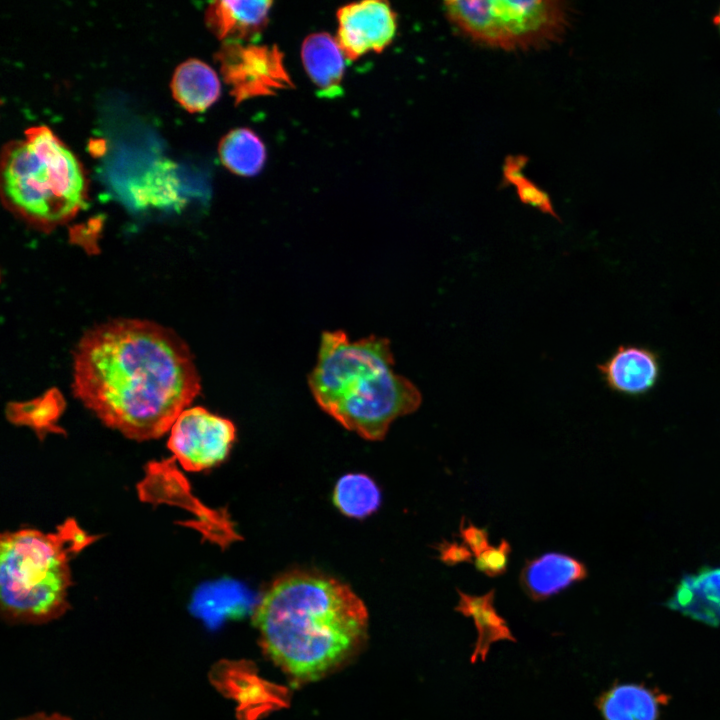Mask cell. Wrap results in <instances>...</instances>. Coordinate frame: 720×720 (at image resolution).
Segmentation results:
<instances>
[{"mask_svg": "<svg viewBox=\"0 0 720 720\" xmlns=\"http://www.w3.org/2000/svg\"><path fill=\"white\" fill-rule=\"evenodd\" d=\"M458 595L459 601L455 610L472 618L477 630V639L470 658L472 663L478 659L485 661L492 644L504 640L516 641L505 619L498 614L494 607L493 590L480 596L469 595L458 590Z\"/></svg>", "mask_w": 720, "mask_h": 720, "instance_id": "16", "label": "cell"}, {"mask_svg": "<svg viewBox=\"0 0 720 720\" xmlns=\"http://www.w3.org/2000/svg\"><path fill=\"white\" fill-rule=\"evenodd\" d=\"M15 720H73L67 716L61 715L59 713H51L47 714L44 712H38L34 714H30Z\"/></svg>", "mask_w": 720, "mask_h": 720, "instance_id": "24", "label": "cell"}, {"mask_svg": "<svg viewBox=\"0 0 720 720\" xmlns=\"http://www.w3.org/2000/svg\"><path fill=\"white\" fill-rule=\"evenodd\" d=\"M218 152L223 165L240 176L258 174L266 161L263 141L248 128H236L227 133L219 143Z\"/></svg>", "mask_w": 720, "mask_h": 720, "instance_id": "18", "label": "cell"}, {"mask_svg": "<svg viewBox=\"0 0 720 720\" xmlns=\"http://www.w3.org/2000/svg\"><path fill=\"white\" fill-rule=\"evenodd\" d=\"M665 606L707 624L720 625V566L684 575Z\"/></svg>", "mask_w": 720, "mask_h": 720, "instance_id": "11", "label": "cell"}, {"mask_svg": "<svg viewBox=\"0 0 720 720\" xmlns=\"http://www.w3.org/2000/svg\"><path fill=\"white\" fill-rule=\"evenodd\" d=\"M511 552L510 544L502 539L497 546H489L479 555L475 556L474 565L483 574L495 577L506 572Z\"/></svg>", "mask_w": 720, "mask_h": 720, "instance_id": "21", "label": "cell"}, {"mask_svg": "<svg viewBox=\"0 0 720 720\" xmlns=\"http://www.w3.org/2000/svg\"><path fill=\"white\" fill-rule=\"evenodd\" d=\"M308 383L322 410L371 441L382 440L392 422L422 401L418 388L395 372L390 342L376 336L351 341L343 331L324 332Z\"/></svg>", "mask_w": 720, "mask_h": 720, "instance_id": "3", "label": "cell"}, {"mask_svg": "<svg viewBox=\"0 0 720 720\" xmlns=\"http://www.w3.org/2000/svg\"><path fill=\"white\" fill-rule=\"evenodd\" d=\"M72 388L103 424L146 441L170 430L201 384L190 349L173 330L121 318L81 337L73 354Z\"/></svg>", "mask_w": 720, "mask_h": 720, "instance_id": "1", "label": "cell"}, {"mask_svg": "<svg viewBox=\"0 0 720 720\" xmlns=\"http://www.w3.org/2000/svg\"><path fill=\"white\" fill-rule=\"evenodd\" d=\"M440 560L450 566L468 562L472 558V552L463 544L443 541L437 546Z\"/></svg>", "mask_w": 720, "mask_h": 720, "instance_id": "23", "label": "cell"}, {"mask_svg": "<svg viewBox=\"0 0 720 720\" xmlns=\"http://www.w3.org/2000/svg\"><path fill=\"white\" fill-rule=\"evenodd\" d=\"M460 535L463 544L474 556L479 555L490 546L488 531L470 522L468 524H465L464 521L461 522Z\"/></svg>", "mask_w": 720, "mask_h": 720, "instance_id": "22", "label": "cell"}, {"mask_svg": "<svg viewBox=\"0 0 720 720\" xmlns=\"http://www.w3.org/2000/svg\"><path fill=\"white\" fill-rule=\"evenodd\" d=\"M215 58L235 103L294 87L276 46L225 41Z\"/></svg>", "mask_w": 720, "mask_h": 720, "instance_id": "7", "label": "cell"}, {"mask_svg": "<svg viewBox=\"0 0 720 720\" xmlns=\"http://www.w3.org/2000/svg\"><path fill=\"white\" fill-rule=\"evenodd\" d=\"M333 502L344 515L360 519L379 508L381 493L369 476L351 473L337 481L333 491Z\"/></svg>", "mask_w": 720, "mask_h": 720, "instance_id": "19", "label": "cell"}, {"mask_svg": "<svg viewBox=\"0 0 720 720\" xmlns=\"http://www.w3.org/2000/svg\"><path fill=\"white\" fill-rule=\"evenodd\" d=\"M598 369L612 391L634 398L651 392L661 375L658 353L636 344L619 346Z\"/></svg>", "mask_w": 720, "mask_h": 720, "instance_id": "10", "label": "cell"}, {"mask_svg": "<svg viewBox=\"0 0 720 720\" xmlns=\"http://www.w3.org/2000/svg\"><path fill=\"white\" fill-rule=\"evenodd\" d=\"M171 89L176 101L189 112H203L220 96V81L206 63L189 59L180 64L172 77Z\"/></svg>", "mask_w": 720, "mask_h": 720, "instance_id": "17", "label": "cell"}, {"mask_svg": "<svg viewBox=\"0 0 720 720\" xmlns=\"http://www.w3.org/2000/svg\"><path fill=\"white\" fill-rule=\"evenodd\" d=\"M337 41L350 60L370 52L380 53L397 32V14L381 0H365L342 6L337 11Z\"/></svg>", "mask_w": 720, "mask_h": 720, "instance_id": "9", "label": "cell"}, {"mask_svg": "<svg viewBox=\"0 0 720 720\" xmlns=\"http://www.w3.org/2000/svg\"><path fill=\"white\" fill-rule=\"evenodd\" d=\"M448 20L475 42L504 50L541 48L566 30L568 8L561 1H445Z\"/></svg>", "mask_w": 720, "mask_h": 720, "instance_id": "6", "label": "cell"}, {"mask_svg": "<svg viewBox=\"0 0 720 720\" xmlns=\"http://www.w3.org/2000/svg\"><path fill=\"white\" fill-rule=\"evenodd\" d=\"M1 188L8 207L44 228L70 220L82 208L87 184L75 155L45 126L31 127L6 145Z\"/></svg>", "mask_w": 720, "mask_h": 720, "instance_id": "5", "label": "cell"}, {"mask_svg": "<svg viewBox=\"0 0 720 720\" xmlns=\"http://www.w3.org/2000/svg\"><path fill=\"white\" fill-rule=\"evenodd\" d=\"M97 539L69 518L54 532L24 528L1 535L0 602L10 621L42 624L69 609L70 561Z\"/></svg>", "mask_w": 720, "mask_h": 720, "instance_id": "4", "label": "cell"}, {"mask_svg": "<svg viewBox=\"0 0 720 720\" xmlns=\"http://www.w3.org/2000/svg\"><path fill=\"white\" fill-rule=\"evenodd\" d=\"M345 57L337 39L328 33H313L303 41V66L320 96L330 98L342 94Z\"/></svg>", "mask_w": 720, "mask_h": 720, "instance_id": "14", "label": "cell"}, {"mask_svg": "<svg viewBox=\"0 0 720 720\" xmlns=\"http://www.w3.org/2000/svg\"><path fill=\"white\" fill-rule=\"evenodd\" d=\"M169 431L167 447L189 472L221 464L236 439L232 421L200 406L185 409Z\"/></svg>", "mask_w": 720, "mask_h": 720, "instance_id": "8", "label": "cell"}, {"mask_svg": "<svg viewBox=\"0 0 720 720\" xmlns=\"http://www.w3.org/2000/svg\"><path fill=\"white\" fill-rule=\"evenodd\" d=\"M669 696L639 683L614 684L596 701L604 720H659Z\"/></svg>", "mask_w": 720, "mask_h": 720, "instance_id": "15", "label": "cell"}, {"mask_svg": "<svg viewBox=\"0 0 720 720\" xmlns=\"http://www.w3.org/2000/svg\"><path fill=\"white\" fill-rule=\"evenodd\" d=\"M586 565L563 553L548 552L530 559L520 573V583L527 595L546 600L587 577Z\"/></svg>", "mask_w": 720, "mask_h": 720, "instance_id": "12", "label": "cell"}, {"mask_svg": "<svg viewBox=\"0 0 720 720\" xmlns=\"http://www.w3.org/2000/svg\"><path fill=\"white\" fill-rule=\"evenodd\" d=\"M271 1H214L206 10V23L215 36L225 41H252L265 28Z\"/></svg>", "mask_w": 720, "mask_h": 720, "instance_id": "13", "label": "cell"}, {"mask_svg": "<svg viewBox=\"0 0 720 720\" xmlns=\"http://www.w3.org/2000/svg\"><path fill=\"white\" fill-rule=\"evenodd\" d=\"M526 163L527 158L522 155L507 157L503 166L504 182L515 186L523 203L558 218L547 193L525 177L523 168Z\"/></svg>", "mask_w": 720, "mask_h": 720, "instance_id": "20", "label": "cell"}, {"mask_svg": "<svg viewBox=\"0 0 720 720\" xmlns=\"http://www.w3.org/2000/svg\"><path fill=\"white\" fill-rule=\"evenodd\" d=\"M713 22H714V24L718 27V29H719V31H720V8H719L718 12L715 14L714 19H713Z\"/></svg>", "mask_w": 720, "mask_h": 720, "instance_id": "25", "label": "cell"}, {"mask_svg": "<svg viewBox=\"0 0 720 720\" xmlns=\"http://www.w3.org/2000/svg\"><path fill=\"white\" fill-rule=\"evenodd\" d=\"M254 622L269 656L300 679H315L340 663L363 636L368 611L347 584L292 571L268 587Z\"/></svg>", "mask_w": 720, "mask_h": 720, "instance_id": "2", "label": "cell"}]
</instances>
